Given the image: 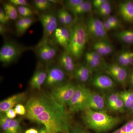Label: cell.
I'll list each match as a JSON object with an SVG mask.
<instances>
[{"instance_id": "obj_33", "label": "cell", "mask_w": 133, "mask_h": 133, "mask_svg": "<svg viewBox=\"0 0 133 133\" xmlns=\"http://www.w3.org/2000/svg\"><path fill=\"white\" fill-rule=\"evenodd\" d=\"M17 34L19 36L22 35L24 32V17H20L17 19L16 23Z\"/></svg>"}, {"instance_id": "obj_37", "label": "cell", "mask_w": 133, "mask_h": 133, "mask_svg": "<svg viewBox=\"0 0 133 133\" xmlns=\"http://www.w3.org/2000/svg\"><path fill=\"white\" fill-rule=\"evenodd\" d=\"M106 19L115 29L117 28L120 26L119 21L116 17L113 16H109Z\"/></svg>"}, {"instance_id": "obj_23", "label": "cell", "mask_w": 133, "mask_h": 133, "mask_svg": "<svg viewBox=\"0 0 133 133\" xmlns=\"http://www.w3.org/2000/svg\"><path fill=\"white\" fill-rule=\"evenodd\" d=\"M3 7L6 14L9 19L16 20L18 17V11L15 5L10 3H5L3 4Z\"/></svg>"}, {"instance_id": "obj_29", "label": "cell", "mask_w": 133, "mask_h": 133, "mask_svg": "<svg viewBox=\"0 0 133 133\" xmlns=\"http://www.w3.org/2000/svg\"><path fill=\"white\" fill-rule=\"evenodd\" d=\"M99 14L103 16H109L112 11V7L109 1L105 3L98 10Z\"/></svg>"}, {"instance_id": "obj_8", "label": "cell", "mask_w": 133, "mask_h": 133, "mask_svg": "<svg viewBox=\"0 0 133 133\" xmlns=\"http://www.w3.org/2000/svg\"><path fill=\"white\" fill-rule=\"evenodd\" d=\"M65 75L61 68L53 66L49 69L44 84L46 87L53 88L64 83Z\"/></svg>"}, {"instance_id": "obj_9", "label": "cell", "mask_w": 133, "mask_h": 133, "mask_svg": "<svg viewBox=\"0 0 133 133\" xmlns=\"http://www.w3.org/2000/svg\"><path fill=\"white\" fill-rule=\"evenodd\" d=\"M39 19L43 29L44 34L46 37L52 35L58 28L57 18L52 13L42 14Z\"/></svg>"}, {"instance_id": "obj_22", "label": "cell", "mask_w": 133, "mask_h": 133, "mask_svg": "<svg viewBox=\"0 0 133 133\" xmlns=\"http://www.w3.org/2000/svg\"><path fill=\"white\" fill-rule=\"evenodd\" d=\"M92 8V3L90 1H84L72 12L75 15H80L90 12Z\"/></svg>"}, {"instance_id": "obj_47", "label": "cell", "mask_w": 133, "mask_h": 133, "mask_svg": "<svg viewBox=\"0 0 133 133\" xmlns=\"http://www.w3.org/2000/svg\"><path fill=\"white\" fill-rule=\"evenodd\" d=\"M103 23H104L105 29L107 31L115 29V28L107 19L104 20V21L103 22Z\"/></svg>"}, {"instance_id": "obj_18", "label": "cell", "mask_w": 133, "mask_h": 133, "mask_svg": "<svg viewBox=\"0 0 133 133\" xmlns=\"http://www.w3.org/2000/svg\"><path fill=\"white\" fill-rule=\"evenodd\" d=\"M94 51L101 56H107L113 52L114 48L109 41L105 40L97 41L92 45Z\"/></svg>"}, {"instance_id": "obj_49", "label": "cell", "mask_w": 133, "mask_h": 133, "mask_svg": "<svg viewBox=\"0 0 133 133\" xmlns=\"http://www.w3.org/2000/svg\"><path fill=\"white\" fill-rule=\"evenodd\" d=\"M7 31V28L4 24H0V34L1 35H3L5 34Z\"/></svg>"}, {"instance_id": "obj_1", "label": "cell", "mask_w": 133, "mask_h": 133, "mask_svg": "<svg viewBox=\"0 0 133 133\" xmlns=\"http://www.w3.org/2000/svg\"><path fill=\"white\" fill-rule=\"evenodd\" d=\"M25 107L26 118L42 124L48 133H70L72 128L69 112L51 93H41L30 97Z\"/></svg>"}, {"instance_id": "obj_51", "label": "cell", "mask_w": 133, "mask_h": 133, "mask_svg": "<svg viewBox=\"0 0 133 133\" xmlns=\"http://www.w3.org/2000/svg\"><path fill=\"white\" fill-rule=\"evenodd\" d=\"M38 132L39 133H48L46 129L44 126L40 129Z\"/></svg>"}, {"instance_id": "obj_15", "label": "cell", "mask_w": 133, "mask_h": 133, "mask_svg": "<svg viewBox=\"0 0 133 133\" xmlns=\"http://www.w3.org/2000/svg\"><path fill=\"white\" fill-rule=\"evenodd\" d=\"M118 10L124 21L129 23H133V1H121L118 4Z\"/></svg>"}, {"instance_id": "obj_30", "label": "cell", "mask_w": 133, "mask_h": 133, "mask_svg": "<svg viewBox=\"0 0 133 133\" xmlns=\"http://www.w3.org/2000/svg\"><path fill=\"white\" fill-rule=\"evenodd\" d=\"M18 12L22 17H31L35 14V12L30 8L27 6H19L17 7Z\"/></svg>"}, {"instance_id": "obj_17", "label": "cell", "mask_w": 133, "mask_h": 133, "mask_svg": "<svg viewBox=\"0 0 133 133\" xmlns=\"http://www.w3.org/2000/svg\"><path fill=\"white\" fill-rule=\"evenodd\" d=\"M58 61L61 68L64 71L73 75L76 66L71 55L67 50L64 51L60 55Z\"/></svg>"}, {"instance_id": "obj_52", "label": "cell", "mask_w": 133, "mask_h": 133, "mask_svg": "<svg viewBox=\"0 0 133 133\" xmlns=\"http://www.w3.org/2000/svg\"><path fill=\"white\" fill-rule=\"evenodd\" d=\"M130 82L131 85L133 86V71L132 72L130 75Z\"/></svg>"}, {"instance_id": "obj_50", "label": "cell", "mask_w": 133, "mask_h": 133, "mask_svg": "<svg viewBox=\"0 0 133 133\" xmlns=\"http://www.w3.org/2000/svg\"><path fill=\"white\" fill-rule=\"evenodd\" d=\"M24 133H39V132L35 128H30L25 131Z\"/></svg>"}, {"instance_id": "obj_26", "label": "cell", "mask_w": 133, "mask_h": 133, "mask_svg": "<svg viewBox=\"0 0 133 133\" xmlns=\"http://www.w3.org/2000/svg\"><path fill=\"white\" fill-rule=\"evenodd\" d=\"M21 118L11 120L6 133H16L20 131Z\"/></svg>"}, {"instance_id": "obj_36", "label": "cell", "mask_w": 133, "mask_h": 133, "mask_svg": "<svg viewBox=\"0 0 133 133\" xmlns=\"http://www.w3.org/2000/svg\"><path fill=\"white\" fill-rule=\"evenodd\" d=\"M84 0H67L65 2V6L68 9L72 11L83 2Z\"/></svg>"}, {"instance_id": "obj_42", "label": "cell", "mask_w": 133, "mask_h": 133, "mask_svg": "<svg viewBox=\"0 0 133 133\" xmlns=\"http://www.w3.org/2000/svg\"><path fill=\"white\" fill-rule=\"evenodd\" d=\"M33 23V20L31 17H24V32L31 26Z\"/></svg>"}, {"instance_id": "obj_16", "label": "cell", "mask_w": 133, "mask_h": 133, "mask_svg": "<svg viewBox=\"0 0 133 133\" xmlns=\"http://www.w3.org/2000/svg\"><path fill=\"white\" fill-rule=\"evenodd\" d=\"M71 31L66 27L58 28L54 34L55 41L58 44L67 50L70 39Z\"/></svg>"}, {"instance_id": "obj_35", "label": "cell", "mask_w": 133, "mask_h": 133, "mask_svg": "<svg viewBox=\"0 0 133 133\" xmlns=\"http://www.w3.org/2000/svg\"><path fill=\"white\" fill-rule=\"evenodd\" d=\"M127 51H124L121 52L117 57V61L119 64L125 67L129 66L127 58Z\"/></svg>"}, {"instance_id": "obj_20", "label": "cell", "mask_w": 133, "mask_h": 133, "mask_svg": "<svg viewBox=\"0 0 133 133\" xmlns=\"http://www.w3.org/2000/svg\"><path fill=\"white\" fill-rule=\"evenodd\" d=\"M47 74L48 72L43 70L36 71L30 81V87L33 89L41 90L42 86L45 83Z\"/></svg>"}, {"instance_id": "obj_19", "label": "cell", "mask_w": 133, "mask_h": 133, "mask_svg": "<svg viewBox=\"0 0 133 133\" xmlns=\"http://www.w3.org/2000/svg\"><path fill=\"white\" fill-rule=\"evenodd\" d=\"M91 70L87 65L80 64L75 68L73 76L79 82L86 83L90 78Z\"/></svg>"}, {"instance_id": "obj_44", "label": "cell", "mask_w": 133, "mask_h": 133, "mask_svg": "<svg viewBox=\"0 0 133 133\" xmlns=\"http://www.w3.org/2000/svg\"><path fill=\"white\" fill-rule=\"evenodd\" d=\"M58 19L59 22L62 25H66V21L65 19L64 15L62 9L59 10L57 13Z\"/></svg>"}, {"instance_id": "obj_4", "label": "cell", "mask_w": 133, "mask_h": 133, "mask_svg": "<svg viewBox=\"0 0 133 133\" xmlns=\"http://www.w3.org/2000/svg\"><path fill=\"white\" fill-rule=\"evenodd\" d=\"M91 91L84 85H77L76 92L67 105L69 112L82 111L86 109Z\"/></svg>"}, {"instance_id": "obj_2", "label": "cell", "mask_w": 133, "mask_h": 133, "mask_svg": "<svg viewBox=\"0 0 133 133\" xmlns=\"http://www.w3.org/2000/svg\"><path fill=\"white\" fill-rule=\"evenodd\" d=\"M82 111V120L84 124L88 128L97 133L110 131L121 121L120 118L111 116L104 111H97L86 109Z\"/></svg>"}, {"instance_id": "obj_38", "label": "cell", "mask_w": 133, "mask_h": 133, "mask_svg": "<svg viewBox=\"0 0 133 133\" xmlns=\"http://www.w3.org/2000/svg\"><path fill=\"white\" fill-rule=\"evenodd\" d=\"M10 20L6 14L4 9L1 8L0 9V23L2 24H6Z\"/></svg>"}, {"instance_id": "obj_14", "label": "cell", "mask_w": 133, "mask_h": 133, "mask_svg": "<svg viewBox=\"0 0 133 133\" xmlns=\"http://www.w3.org/2000/svg\"><path fill=\"white\" fill-rule=\"evenodd\" d=\"M37 55L38 58L44 62H49L56 55L57 48L49 43L42 44L37 48Z\"/></svg>"}, {"instance_id": "obj_39", "label": "cell", "mask_w": 133, "mask_h": 133, "mask_svg": "<svg viewBox=\"0 0 133 133\" xmlns=\"http://www.w3.org/2000/svg\"><path fill=\"white\" fill-rule=\"evenodd\" d=\"M14 109L17 114L20 115H24L26 114V107L21 104L17 105Z\"/></svg>"}, {"instance_id": "obj_25", "label": "cell", "mask_w": 133, "mask_h": 133, "mask_svg": "<svg viewBox=\"0 0 133 133\" xmlns=\"http://www.w3.org/2000/svg\"><path fill=\"white\" fill-rule=\"evenodd\" d=\"M85 57L87 65L91 70H97L101 66L102 61L94 58L88 52H86Z\"/></svg>"}, {"instance_id": "obj_5", "label": "cell", "mask_w": 133, "mask_h": 133, "mask_svg": "<svg viewBox=\"0 0 133 133\" xmlns=\"http://www.w3.org/2000/svg\"><path fill=\"white\" fill-rule=\"evenodd\" d=\"M77 87V85L73 83H64L52 88L51 93L58 103L65 106L74 95Z\"/></svg>"}, {"instance_id": "obj_48", "label": "cell", "mask_w": 133, "mask_h": 133, "mask_svg": "<svg viewBox=\"0 0 133 133\" xmlns=\"http://www.w3.org/2000/svg\"><path fill=\"white\" fill-rule=\"evenodd\" d=\"M127 58L129 65L133 64V52L130 51H127Z\"/></svg>"}, {"instance_id": "obj_43", "label": "cell", "mask_w": 133, "mask_h": 133, "mask_svg": "<svg viewBox=\"0 0 133 133\" xmlns=\"http://www.w3.org/2000/svg\"><path fill=\"white\" fill-rule=\"evenodd\" d=\"M107 1V0H94L92 2V7L98 10L100 7Z\"/></svg>"}, {"instance_id": "obj_27", "label": "cell", "mask_w": 133, "mask_h": 133, "mask_svg": "<svg viewBox=\"0 0 133 133\" xmlns=\"http://www.w3.org/2000/svg\"><path fill=\"white\" fill-rule=\"evenodd\" d=\"M33 3L35 7L41 11H45L49 9L52 4L49 0H35Z\"/></svg>"}, {"instance_id": "obj_6", "label": "cell", "mask_w": 133, "mask_h": 133, "mask_svg": "<svg viewBox=\"0 0 133 133\" xmlns=\"http://www.w3.org/2000/svg\"><path fill=\"white\" fill-rule=\"evenodd\" d=\"M85 24L89 36L97 41H109L103 22L98 18L91 17L87 19Z\"/></svg>"}, {"instance_id": "obj_53", "label": "cell", "mask_w": 133, "mask_h": 133, "mask_svg": "<svg viewBox=\"0 0 133 133\" xmlns=\"http://www.w3.org/2000/svg\"><path fill=\"white\" fill-rule=\"evenodd\" d=\"M82 133H88L87 132H86V131H84V130H83V131H82Z\"/></svg>"}, {"instance_id": "obj_45", "label": "cell", "mask_w": 133, "mask_h": 133, "mask_svg": "<svg viewBox=\"0 0 133 133\" xmlns=\"http://www.w3.org/2000/svg\"><path fill=\"white\" fill-rule=\"evenodd\" d=\"M6 116H7L8 118L13 119H14L16 116L17 114L15 112L14 109L13 108H11L8 110L5 113Z\"/></svg>"}, {"instance_id": "obj_54", "label": "cell", "mask_w": 133, "mask_h": 133, "mask_svg": "<svg viewBox=\"0 0 133 133\" xmlns=\"http://www.w3.org/2000/svg\"><path fill=\"white\" fill-rule=\"evenodd\" d=\"M22 133L21 132H20V131H19V132H17V133Z\"/></svg>"}, {"instance_id": "obj_40", "label": "cell", "mask_w": 133, "mask_h": 133, "mask_svg": "<svg viewBox=\"0 0 133 133\" xmlns=\"http://www.w3.org/2000/svg\"><path fill=\"white\" fill-rule=\"evenodd\" d=\"M9 2L15 6H30L28 1L26 0H10Z\"/></svg>"}, {"instance_id": "obj_7", "label": "cell", "mask_w": 133, "mask_h": 133, "mask_svg": "<svg viewBox=\"0 0 133 133\" xmlns=\"http://www.w3.org/2000/svg\"><path fill=\"white\" fill-rule=\"evenodd\" d=\"M22 51L19 45L11 41H7L0 50V62L4 65L13 63L19 58Z\"/></svg>"}, {"instance_id": "obj_10", "label": "cell", "mask_w": 133, "mask_h": 133, "mask_svg": "<svg viewBox=\"0 0 133 133\" xmlns=\"http://www.w3.org/2000/svg\"><path fill=\"white\" fill-rule=\"evenodd\" d=\"M106 71L107 73L118 83L122 85L125 84L128 76L126 67L119 64H112L107 66Z\"/></svg>"}, {"instance_id": "obj_3", "label": "cell", "mask_w": 133, "mask_h": 133, "mask_svg": "<svg viewBox=\"0 0 133 133\" xmlns=\"http://www.w3.org/2000/svg\"><path fill=\"white\" fill-rule=\"evenodd\" d=\"M88 36L85 23L79 22L73 26L67 50L72 56L77 59L81 58L88 41Z\"/></svg>"}, {"instance_id": "obj_11", "label": "cell", "mask_w": 133, "mask_h": 133, "mask_svg": "<svg viewBox=\"0 0 133 133\" xmlns=\"http://www.w3.org/2000/svg\"><path fill=\"white\" fill-rule=\"evenodd\" d=\"M27 98L26 93H19L10 96L0 102L1 113H5L9 109L13 108L17 105L24 102Z\"/></svg>"}, {"instance_id": "obj_12", "label": "cell", "mask_w": 133, "mask_h": 133, "mask_svg": "<svg viewBox=\"0 0 133 133\" xmlns=\"http://www.w3.org/2000/svg\"><path fill=\"white\" fill-rule=\"evenodd\" d=\"M91 83L95 88L102 90H111L115 85L114 81L110 77L102 74H97L94 76Z\"/></svg>"}, {"instance_id": "obj_31", "label": "cell", "mask_w": 133, "mask_h": 133, "mask_svg": "<svg viewBox=\"0 0 133 133\" xmlns=\"http://www.w3.org/2000/svg\"><path fill=\"white\" fill-rule=\"evenodd\" d=\"M11 120L8 118L5 113H1L0 126L3 133H6Z\"/></svg>"}, {"instance_id": "obj_13", "label": "cell", "mask_w": 133, "mask_h": 133, "mask_svg": "<svg viewBox=\"0 0 133 133\" xmlns=\"http://www.w3.org/2000/svg\"><path fill=\"white\" fill-rule=\"evenodd\" d=\"M86 109H90L97 111H105L106 104L104 99L97 93L91 91Z\"/></svg>"}, {"instance_id": "obj_46", "label": "cell", "mask_w": 133, "mask_h": 133, "mask_svg": "<svg viewBox=\"0 0 133 133\" xmlns=\"http://www.w3.org/2000/svg\"><path fill=\"white\" fill-rule=\"evenodd\" d=\"M83 131L80 126L76 125L72 128L70 133H82Z\"/></svg>"}, {"instance_id": "obj_34", "label": "cell", "mask_w": 133, "mask_h": 133, "mask_svg": "<svg viewBox=\"0 0 133 133\" xmlns=\"http://www.w3.org/2000/svg\"><path fill=\"white\" fill-rule=\"evenodd\" d=\"M114 111L123 112L125 111V104L123 100L120 97L113 105L110 108Z\"/></svg>"}, {"instance_id": "obj_28", "label": "cell", "mask_w": 133, "mask_h": 133, "mask_svg": "<svg viewBox=\"0 0 133 133\" xmlns=\"http://www.w3.org/2000/svg\"><path fill=\"white\" fill-rule=\"evenodd\" d=\"M111 133H133V119L128 122L121 127Z\"/></svg>"}, {"instance_id": "obj_24", "label": "cell", "mask_w": 133, "mask_h": 133, "mask_svg": "<svg viewBox=\"0 0 133 133\" xmlns=\"http://www.w3.org/2000/svg\"><path fill=\"white\" fill-rule=\"evenodd\" d=\"M119 93L120 97L124 102L125 108L129 109L133 102V91H124Z\"/></svg>"}, {"instance_id": "obj_32", "label": "cell", "mask_w": 133, "mask_h": 133, "mask_svg": "<svg viewBox=\"0 0 133 133\" xmlns=\"http://www.w3.org/2000/svg\"><path fill=\"white\" fill-rule=\"evenodd\" d=\"M119 98V92H114L108 95L107 98V104L108 107L111 108Z\"/></svg>"}, {"instance_id": "obj_41", "label": "cell", "mask_w": 133, "mask_h": 133, "mask_svg": "<svg viewBox=\"0 0 133 133\" xmlns=\"http://www.w3.org/2000/svg\"><path fill=\"white\" fill-rule=\"evenodd\" d=\"M64 15L65 19L66 21V25H70L73 22V18L72 16L68 11L62 9Z\"/></svg>"}, {"instance_id": "obj_21", "label": "cell", "mask_w": 133, "mask_h": 133, "mask_svg": "<svg viewBox=\"0 0 133 133\" xmlns=\"http://www.w3.org/2000/svg\"><path fill=\"white\" fill-rule=\"evenodd\" d=\"M115 38L122 42L127 44H133V30H124L114 34Z\"/></svg>"}]
</instances>
